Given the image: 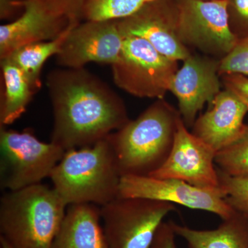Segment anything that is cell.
<instances>
[{
	"label": "cell",
	"mask_w": 248,
	"mask_h": 248,
	"mask_svg": "<svg viewBox=\"0 0 248 248\" xmlns=\"http://www.w3.org/2000/svg\"><path fill=\"white\" fill-rule=\"evenodd\" d=\"M46 84L53 112L50 141L66 151L93 146L130 120L123 100L84 68L53 70Z\"/></svg>",
	"instance_id": "6da1fadb"
},
{
	"label": "cell",
	"mask_w": 248,
	"mask_h": 248,
	"mask_svg": "<svg viewBox=\"0 0 248 248\" xmlns=\"http://www.w3.org/2000/svg\"><path fill=\"white\" fill-rule=\"evenodd\" d=\"M181 118L179 110L157 99L109 135L121 175L148 176L159 169L170 153Z\"/></svg>",
	"instance_id": "7a4b0ae2"
},
{
	"label": "cell",
	"mask_w": 248,
	"mask_h": 248,
	"mask_svg": "<svg viewBox=\"0 0 248 248\" xmlns=\"http://www.w3.org/2000/svg\"><path fill=\"white\" fill-rule=\"evenodd\" d=\"M67 207L42 183L6 191L0 200V237L12 248H51Z\"/></svg>",
	"instance_id": "3957f363"
},
{
	"label": "cell",
	"mask_w": 248,
	"mask_h": 248,
	"mask_svg": "<svg viewBox=\"0 0 248 248\" xmlns=\"http://www.w3.org/2000/svg\"><path fill=\"white\" fill-rule=\"evenodd\" d=\"M108 137L93 146L68 150L50 176L53 187L67 206H103L118 197L121 179Z\"/></svg>",
	"instance_id": "277c9868"
},
{
	"label": "cell",
	"mask_w": 248,
	"mask_h": 248,
	"mask_svg": "<svg viewBox=\"0 0 248 248\" xmlns=\"http://www.w3.org/2000/svg\"><path fill=\"white\" fill-rule=\"evenodd\" d=\"M53 142L41 141L32 131L0 126V187L20 190L50 177L65 154Z\"/></svg>",
	"instance_id": "5b68a950"
},
{
	"label": "cell",
	"mask_w": 248,
	"mask_h": 248,
	"mask_svg": "<svg viewBox=\"0 0 248 248\" xmlns=\"http://www.w3.org/2000/svg\"><path fill=\"white\" fill-rule=\"evenodd\" d=\"M120 60L112 65L116 86L135 97L164 99L179 67L144 39L124 35Z\"/></svg>",
	"instance_id": "8992f818"
},
{
	"label": "cell",
	"mask_w": 248,
	"mask_h": 248,
	"mask_svg": "<svg viewBox=\"0 0 248 248\" xmlns=\"http://www.w3.org/2000/svg\"><path fill=\"white\" fill-rule=\"evenodd\" d=\"M176 209L162 201L117 197L100 207L108 248H151L164 218Z\"/></svg>",
	"instance_id": "52a82bcc"
},
{
	"label": "cell",
	"mask_w": 248,
	"mask_h": 248,
	"mask_svg": "<svg viewBox=\"0 0 248 248\" xmlns=\"http://www.w3.org/2000/svg\"><path fill=\"white\" fill-rule=\"evenodd\" d=\"M178 35L187 48L221 60L239 39L230 26L228 0H179Z\"/></svg>",
	"instance_id": "ba28073f"
},
{
	"label": "cell",
	"mask_w": 248,
	"mask_h": 248,
	"mask_svg": "<svg viewBox=\"0 0 248 248\" xmlns=\"http://www.w3.org/2000/svg\"><path fill=\"white\" fill-rule=\"evenodd\" d=\"M118 197H142L215 214L222 220L236 213L220 190L201 188L183 181L151 176L125 175L121 179Z\"/></svg>",
	"instance_id": "9c48e42d"
},
{
	"label": "cell",
	"mask_w": 248,
	"mask_h": 248,
	"mask_svg": "<svg viewBox=\"0 0 248 248\" xmlns=\"http://www.w3.org/2000/svg\"><path fill=\"white\" fill-rule=\"evenodd\" d=\"M216 156V152L189 131L181 118L169 157L148 176L178 179L201 188L220 190L219 175L215 167Z\"/></svg>",
	"instance_id": "30bf717a"
},
{
	"label": "cell",
	"mask_w": 248,
	"mask_h": 248,
	"mask_svg": "<svg viewBox=\"0 0 248 248\" xmlns=\"http://www.w3.org/2000/svg\"><path fill=\"white\" fill-rule=\"evenodd\" d=\"M124 35L117 21L79 23L72 28L57 62L66 68H81L90 62L110 66L120 60Z\"/></svg>",
	"instance_id": "8fae6325"
},
{
	"label": "cell",
	"mask_w": 248,
	"mask_h": 248,
	"mask_svg": "<svg viewBox=\"0 0 248 248\" xmlns=\"http://www.w3.org/2000/svg\"><path fill=\"white\" fill-rule=\"evenodd\" d=\"M183 62L171 81L169 91L177 98L179 113L189 128L192 127L205 104H211L221 91L220 60L191 53Z\"/></svg>",
	"instance_id": "7c38bea8"
},
{
	"label": "cell",
	"mask_w": 248,
	"mask_h": 248,
	"mask_svg": "<svg viewBox=\"0 0 248 248\" xmlns=\"http://www.w3.org/2000/svg\"><path fill=\"white\" fill-rule=\"evenodd\" d=\"M117 24L122 35L141 37L174 61H184L190 55L178 35L176 10L169 14L161 0L148 3L131 17L117 21Z\"/></svg>",
	"instance_id": "4fadbf2b"
},
{
	"label": "cell",
	"mask_w": 248,
	"mask_h": 248,
	"mask_svg": "<svg viewBox=\"0 0 248 248\" xmlns=\"http://www.w3.org/2000/svg\"><path fill=\"white\" fill-rule=\"evenodd\" d=\"M23 9L22 16L0 27V60L31 44L55 40L71 23L48 11L37 0H20L16 4Z\"/></svg>",
	"instance_id": "5bb4252c"
},
{
	"label": "cell",
	"mask_w": 248,
	"mask_h": 248,
	"mask_svg": "<svg viewBox=\"0 0 248 248\" xmlns=\"http://www.w3.org/2000/svg\"><path fill=\"white\" fill-rule=\"evenodd\" d=\"M210 108L197 117L192 133L218 153L239 138L245 125L248 109L229 90L218 93Z\"/></svg>",
	"instance_id": "9a60e30c"
},
{
	"label": "cell",
	"mask_w": 248,
	"mask_h": 248,
	"mask_svg": "<svg viewBox=\"0 0 248 248\" xmlns=\"http://www.w3.org/2000/svg\"><path fill=\"white\" fill-rule=\"evenodd\" d=\"M101 221L99 205H68L51 248H108Z\"/></svg>",
	"instance_id": "2e32d148"
},
{
	"label": "cell",
	"mask_w": 248,
	"mask_h": 248,
	"mask_svg": "<svg viewBox=\"0 0 248 248\" xmlns=\"http://www.w3.org/2000/svg\"><path fill=\"white\" fill-rule=\"evenodd\" d=\"M177 236L188 248H248V217L236 212L216 229L200 231L170 221Z\"/></svg>",
	"instance_id": "e0dca14e"
},
{
	"label": "cell",
	"mask_w": 248,
	"mask_h": 248,
	"mask_svg": "<svg viewBox=\"0 0 248 248\" xmlns=\"http://www.w3.org/2000/svg\"><path fill=\"white\" fill-rule=\"evenodd\" d=\"M4 93L0 105V126L14 123L27 110L36 93L25 73L8 59L1 60Z\"/></svg>",
	"instance_id": "ac0fdd59"
},
{
	"label": "cell",
	"mask_w": 248,
	"mask_h": 248,
	"mask_svg": "<svg viewBox=\"0 0 248 248\" xmlns=\"http://www.w3.org/2000/svg\"><path fill=\"white\" fill-rule=\"evenodd\" d=\"M78 24L79 23H71L66 30L55 40L24 46L15 50L6 58L22 70L35 92L42 87L41 72L45 62L50 57L60 53L68 32Z\"/></svg>",
	"instance_id": "d6986e66"
},
{
	"label": "cell",
	"mask_w": 248,
	"mask_h": 248,
	"mask_svg": "<svg viewBox=\"0 0 248 248\" xmlns=\"http://www.w3.org/2000/svg\"><path fill=\"white\" fill-rule=\"evenodd\" d=\"M155 0H86L83 19L91 22H110L126 19Z\"/></svg>",
	"instance_id": "ffe728a7"
},
{
	"label": "cell",
	"mask_w": 248,
	"mask_h": 248,
	"mask_svg": "<svg viewBox=\"0 0 248 248\" xmlns=\"http://www.w3.org/2000/svg\"><path fill=\"white\" fill-rule=\"evenodd\" d=\"M215 164L222 172L234 177L248 178V125L232 144L217 153Z\"/></svg>",
	"instance_id": "44dd1931"
},
{
	"label": "cell",
	"mask_w": 248,
	"mask_h": 248,
	"mask_svg": "<svg viewBox=\"0 0 248 248\" xmlns=\"http://www.w3.org/2000/svg\"><path fill=\"white\" fill-rule=\"evenodd\" d=\"M227 203L239 213L248 215V178L231 177L218 169Z\"/></svg>",
	"instance_id": "7402d4cb"
},
{
	"label": "cell",
	"mask_w": 248,
	"mask_h": 248,
	"mask_svg": "<svg viewBox=\"0 0 248 248\" xmlns=\"http://www.w3.org/2000/svg\"><path fill=\"white\" fill-rule=\"evenodd\" d=\"M218 73L248 76V37L239 40L234 48L220 60Z\"/></svg>",
	"instance_id": "603a6c76"
},
{
	"label": "cell",
	"mask_w": 248,
	"mask_h": 248,
	"mask_svg": "<svg viewBox=\"0 0 248 248\" xmlns=\"http://www.w3.org/2000/svg\"><path fill=\"white\" fill-rule=\"evenodd\" d=\"M48 11L70 23H80L86 0H37Z\"/></svg>",
	"instance_id": "cb8c5ba5"
},
{
	"label": "cell",
	"mask_w": 248,
	"mask_h": 248,
	"mask_svg": "<svg viewBox=\"0 0 248 248\" xmlns=\"http://www.w3.org/2000/svg\"><path fill=\"white\" fill-rule=\"evenodd\" d=\"M230 26L239 40L248 37V0H228Z\"/></svg>",
	"instance_id": "d4e9b609"
},
{
	"label": "cell",
	"mask_w": 248,
	"mask_h": 248,
	"mask_svg": "<svg viewBox=\"0 0 248 248\" xmlns=\"http://www.w3.org/2000/svg\"><path fill=\"white\" fill-rule=\"evenodd\" d=\"M225 89L236 94L248 109V76L240 74H227L221 76Z\"/></svg>",
	"instance_id": "484cf974"
},
{
	"label": "cell",
	"mask_w": 248,
	"mask_h": 248,
	"mask_svg": "<svg viewBox=\"0 0 248 248\" xmlns=\"http://www.w3.org/2000/svg\"><path fill=\"white\" fill-rule=\"evenodd\" d=\"M176 236L170 221L163 222L156 231L151 248H177Z\"/></svg>",
	"instance_id": "4316f807"
},
{
	"label": "cell",
	"mask_w": 248,
	"mask_h": 248,
	"mask_svg": "<svg viewBox=\"0 0 248 248\" xmlns=\"http://www.w3.org/2000/svg\"><path fill=\"white\" fill-rule=\"evenodd\" d=\"M20 0H0V17L6 19L9 17L17 9L16 4Z\"/></svg>",
	"instance_id": "83f0119b"
},
{
	"label": "cell",
	"mask_w": 248,
	"mask_h": 248,
	"mask_svg": "<svg viewBox=\"0 0 248 248\" xmlns=\"http://www.w3.org/2000/svg\"><path fill=\"white\" fill-rule=\"evenodd\" d=\"M0 246L1 248H12L3 238L0 237Z\"/></svg>",
	"instance_id": "f1b7e54d"
},
{
	"label": "cell",
	"mask_w": 248,
	"mask_h": 248,
	"mask_svg": "<svg viewBox=\"0 0 248 248\" xmlns=\"http://www.w3.org/2000/svg\"><path fill=\"white\" fill-rule=\"evenodd\" d=\"M248 217V215H247Z\"/></svg>",
	"instance_id": "f546056e"
}]
</instances>
